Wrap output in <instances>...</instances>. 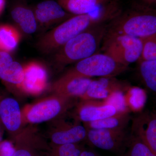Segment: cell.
Wrapping results in <instances>:
<instances>
[{"label": "cell", "mask_w": 156, "mask_h": 156, "mask_svg": "<svg viewBox=\"0 0 156 156\" xmlns=\"http://www.w3.org/2000/svg\"><path fill=\"white\" fill-rule=\"evenodd\" d=\"M139 71L148 89L156 92V59H139Z\"/></svg>", "instance_id": "7402d4cb"}, {"label": "cell", "mask_w": 156, "mask_h": 156, "mask_svg": "<svg viewBox=\"0 0 156 156\" xmlns=\"http://www.w3.org/2000/svg\"><path fill=\"white\" fill-rule=\"evenodd\" d=\"M103 101L108 105L114 107L116 109L117 112L129 111L124 92L119 91L113 92Z\"/></svg>", "instance_id": "484cf974"}, {"label": "cell", "mask_w": 156, "mask_h": 156, "mask_svg": "<svg viewBox=\"0 0 156 156\" xmlns=\"http://www.w3.org/2000/svg\"><path fill=\"white\" fill-rule=\"evenodd\" d=\"M128 67L106 53H98L77 62L67 72L83 77H113L126 71Z\"/></svg>", "instance_id": "8992f818"}, {"label": "cell", "mask_w": 156, "mask_h": 156, "mask_svg": "<svg viewBox=\"0 0 156 156\" xmlns=\"http://www.w3.org/2000/svg\"><path fill=\"white\" fill-rule=\"evenodd\" d=\"M5 131V128H4L3 124H2V122L0 121V143L2 141L3 135H4Z\"/></svg>", "instance_id": "4dcf8cb0"}, {"label": "cell", "mask_w": 156, "mask_h": 156, "mask_svg": "<svg viewBox=\"0 0 156 156\" xmlns=\"http://www.w3.org/2000/svg\"><path fill=\"white\" fill-rule=\"evenodd\" d=\"M136 2L154 8L156 6V0H136Z\"/></svg>", "instance_id": "f1b7e54d"}, {"label": "cell", "mask_w": 156, "mask_h": 156, "mask_svg": "<svg viewBox=\"0 0 156 156\" xmlns=\"http://www.w3.org/2000/svg\"><path fill=\"white\" fill-rule=\"evenodd\" d=\"M143 41V50L140 59H156V34Z\"/></svg>", "instance_id": "4316f807"}, {"label": "cell", "mask_w": 156, "mask_h": 156, "mask_svg": "<svg viewBox=\"0 0 156 156\" xmlns=\"http://www.w3.org/2000/svg\"><path fill=\"white\" fill-rule=\"evenodd\" d=\"M64 117L50 122L45 135L51 146L78 144L87 140V129L81 122L73 118L69 121Z\"/></svg>", "instance_id": "52a82bcc"}, {"label": "cell", "mask_w": 156, "mask_h": 156, "mask_svg": "<svg viewBox=\"0 0 156 156\" xmlns=\"http://www.w3.org/2000/svg\"><path fill=\"white\" fill-rule=\"evenodd\" d=\"M91 78L74 75L66 72L50 87L53 94L64 97L80 98L86 93Z\"/></svg>", "instance_id": "9a60e30c"}, {"label": "cell", "mask_w": 156, "mask_h": 156, "mask_svg": "<svg viewBox=\"0 0 156 156\" xmlns=\"http://www.w3.org/2000/svg\"><path fill=\"white\" fill-rule=\"evenodd\" d=\"M24 77L17 89L24 95L37 96L48 88V72L41 62L32 61L23 66Z\"/></svg>", "instance_id": "30bf717a"}, {"label": "cell", "mask_w": 156, "mask_h": 156, "mask_svg": "<svg viewBox=\"0 0 156 156\" xmlns=\"http://www.w3.org/2000/svg\"><path fill=\"white\" fill-rule=\"evenodd\" d=\"M112 18L103 14L75 15L42 36L38 41V48L44 54L55 53L79 34Z\"/></svg>", "instance_id": "7a4b0ae2"}, {"label": "cell", "mask_w": 156, "mask_h": 156, "mask_svg": "<svg viewBox=\"0 0 156 156\" xmlns=\"http://www.w3.org/2000/svg\"><path fill=\"white\" fill-rule=\"evenodd\" d=\"M87 129V140L103 150L122 152L127 146L129 136L125 129Z\"/></svg>", "instance_id": "8fae6325"}, {"label": "cell", "mask_w": 156, "mask_h": 156, "mask_svg": "<svg viewBox=\"0 0 156 156\" xmlns=\"http://www.w3.org/2000/svg\"><path fill=\"white\" fill-rule=\"evenodd\" d=\"M23 77V66L15 61L10 53L0 50V79L17 89Z\"/></svg>", "instance_id": "ac0fdd59"}, {"label": "cell", "mask_w": 156, "mask_h": 156, "mask_svg": "<svg viewBox=\"0 0 156 156\" xmlns=\"http://www.w3.org/2000/svg\"><path fill=\"white\" fill-rule=\"evenodd\" d=\"M15 148L12 140H4L0 143V156H13Z\"/></svg>", "instance_id": "83f0119b"}, {"label": "cell", "mask_w": 156, "mask_h": 156, "mask_svg": "<svg viewBox=\"0 0 156 156\" xmlns=\"http://www.w3.org/2000/svg\"><path fill=\"white\" fill-rule=\"evenodd\" d=\"M13 156H48L51 146L35 125H27L14 139Z\"/></svg>", "instance_id": "ba28073f"}, {"label": "cell", "mask_w": 156, "mask_h": 156, "mask_svg": "<svg viewBox=\"0 0 156 156\" xmlns=\"http://www.w3.org/2000/svg\"><path fill=\"white\" fill-rule=\"evenodd\" d=\"M32 9L38 25L44 28L60 24L75 16L66 11L56 0L43 1Z\"/></svg>", "instance_id": "5bb4252c"}, {"label": "cell", "mask_w": 156, "mask_h": 156, "mask_svg": "<svg viewBox=\"0 0 156 156\" xmlns=\"http://www.w3.org/2000/svg\"><path fill=\"white\" fill-rule=\"evenodd\" d=\"M67 12L75 15H111L122 11L119 0H56Z\"/></svg>", "instance_id": "9c48e42d"}, {"label": "cell", "mask_w": 156, "mask_h": 156, "mask_svg": "<svg viewBox=\"0 0 156 156\" xmlns=\"http://www.w3.org/2000/svg\"><path fill=\"white\" fill-rule=\"evenodd\" d=\"M104 23L97 24L71 39L55 53L54 62L61 68L98 53L107 31Z\"/></svg>", "instance_id": "3957f363"}, {"label": "cell", "mask_w": 156, "mask_h": 156, "mask_svg": "<svg viewBox=\"0 0 156 156\" xmlns=\"http://www.w3.org/2000/svg\"><path fill=\"white\" fill-rule=\"evenodd\" d=\"M80 156H100L94 151L91 150L84 149L82 151Z\"/></svg>", "instance_id": "f546056e"}, {"label": "cell", "mask_w": 156, "mask_h": 156, "mask_svg": "<svg viewBox=\"0 0 156 156\" xmlns=\"http://www.w3.org/2000/svg\"><path fill=\"white\" fill-rule=\"evenodd\" d=\"M131 120L129 112H117L101 119L83 124L87 129L124 130Z\"/></svg>", "instance_id": "ffe728a7"}, {"label": "cell", "mask_w": 156, "mask_h": 156, "mask_svg": "<svg viewBox=\"0 0 156 156\" xmlns=\"http://www.w3.org/2000/svg\"><path fill=\"white\" fill-rule=\"evenodd\" d=\"M127 147L128 150L126 156H156V154L142 140L131 134Z\"/></svg>", "instance_id": "cb8c5ba5"}, {"label": "cell", "mask_w": 156, "mask_h": 156, "mask_svg": "<svg viewBox=\"0 0 156 156\" xmlns=\"http://www.w3.org/2000/svg\"><path fill=\"white\" fill-rule=\"evenodd\" d=\"M131 134L139 138L156 154V114L145 112L132 119Z\"/></svg>", "instance_id": "2e32d148"}, {"label": "cell", "mask_w": 156, "mask_h": 156, "mask_svg": "<svg viewBox=\"0 0 156 156\" xmlns=\"http://www.w3.org/2000/svg\"><path fill=\"white\" fill-rule=\"evenodd\" d=\"M0 121L13 141L25 127L22 108L14 98L0 95Z\"/></svg>", "instance_id": "7c38bea8"}, {"label": "cell", "mask_w": 156, "mask_h": 156, "mask_svg": "<svg viewBox=\"0 0 156 156\" xmlns=\"http://www.w3.org/2000/svg\"><path fill=\"white\" fill-rule=\"evenodd\" d=\"M21 38L20 31L8 24L0 25V50L10 53L18 47Z\"/></svg>", "instance_id": "44dd1931"}, {"label": "cell", "mask_w": 156, "mask_h": 156, "mask_svg": "<svg viewBox=\"0 0 156 156\" xmlns=\"http://www.w3.org/2000/svg\"><path fill=\"white\" fill-rule=\"evenodd\" d=\"M84 149L80 143L53 146H51L48 156H80Z\"/></svg>", "instance_id": "d4e9b609"}, {"label": "cell", "mask_w": 156, "mask_h": 156, "mask_svg": "<svg viewBox=\"0 0 156 156\" xmlns=\"http://www.w3.org/2000/svg\"><path fill=\"white\" fill-rule=\"evenodd\" d=\"M73 108L72 116L83 123L105 119L117 113L116 109L103 101L92 99H80Z\"/></svg>", "instance_id": "4fadbf2b"}, {"label": "cell", "mask_w": 156, "mask_h": 156, "mask_svg": "<svg viewBox=\"0 0 156 156\" xmlns=\"http://www.w3.org/2000/svg\"><path fill=\"white\" fill-rule=\"evenodd\" d=\"M5 0H0V14L2 13L5 6Z\"/></svg>", "instance_id": "1f68e13d"}, {"label": "cell", "mask_w": 156, "mask_h": 156, "mask_svg": "<svg viewBox=\"0 0 156 156\" xmlns=\"http://www.w3.org/2000/svg\"><path fill=\"white\" fill-rule=\"evenodd\" d=\"M11 16L20 30L27 34L36 31L38 23L33 10L22 4H17L11 9Z\"/></svg>", "instance_id": "d6986e66"}, {"label": "cell", "mask_w": 156, "mask_h": 156, "mask_svg": "<svg viewBox=\"0 0 156 156\" xmlns=\"http://www.w3.org/2000/svg\"><path fill=\"white\" fill-rule=\"evenodd\" d=\"M156 34V8L135 2L108 26L106 34L126 35L145 39Z\"/></svg>", "instance_id": "6da1fadb"}, {"label": "cell", "mask_w": 156, "mask_h": 156, "mask_svg": "<svg viewBox=\"0 0 156 156\" xmlns=\"http://www.w3.org/2000/svg\"><path fill=\"white\" fill-rule=\"evenodd\" d=\"M78 98L55 94L40 98L22 108L25 126L50 122L64 117L77 103Z\"/></svg>", "instance_id": "277c9868"}, {"label": "cell", "mask_w": 156, "mask_h": 156, "mask_svg": "<svg viewBox=\"0 0 156 156\" xmlns=\"http://www.w3.org/2000/svg\"><path fill=\"white\" fill-rule=\"evenodd\" d=\"M103 41L104 53L126 66L141 58L144 46L142 39L126 35L106 34Z\"/></svg>", "instance_id": "5b68a950"}, {"label": "cell", "mask_w": 156, "mask_h": 156, "mask_svg": "<svg viewBox=\"0 0 156 156\" xmlns=\"http://www.w3.org/2000/svg\"><path fill=\"white\" fill-rule=\"evenodd\" d=\"M128 88L126 85L113 77H101L92 80L86 93L80 99L103 100L113 92H124Z\"/></svg>", "instance_id": "e0dca14e"}, {"label": "cell", "mask_w": 156, "mask_h": 156, "mask_svg": "<svg viewBox=\"0 0 156 156\" xmlns=\"http://www.w3.org/2000/svg\"><path fill=\"white\" fill-rule=\"evenodd\" d=\"M154 112L155 113V114H156V109L155 110V111H154Z\"/></svg>", "instance_id": "d6a6232c"}, {"label": "cell", "mask_w": 156, "mask_h": 156, "mask_svg": "<svg viewBox=\"0 0 156 156\" xmlns=\"http://www.w3.org/2000/svg\"><path fill=\"white\" fill-rule=\"evenodd\" d=\"M126 98L128 108L135 112L140 111L146 102L145 91L138 87L130 88Z\"/></svg>", "instance_id": "603a6c76"}]
</instances>
